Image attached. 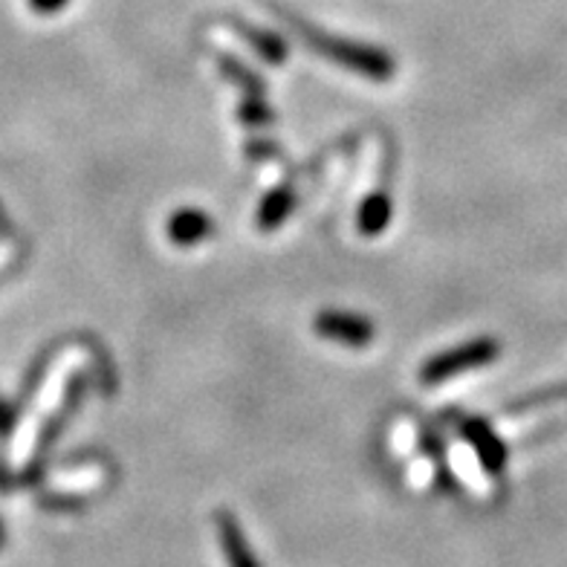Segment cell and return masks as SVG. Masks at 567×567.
I'll use <instances>...</instances> for the list:
<instances>
[{"label":"cell","mask_w":567,"mask_h":567,"mask_svg":"<svg viewBox=\"0 0 567 567\" xmlns=\"http://www.w3.org/2000/svg\"><path fill=\"white\" fill-rule=\"evenodd\" d=\"M296 32L305 38L307 44L313 47L316 53H321L324 59L337 61L342 68L357 70V73L368 75V79H377V82H385L394 73V61L382 50H373V47L353 44V41H342V38L321 35L316 30H307V23L296 21Z\"/></svg>","instance_id":"obj_1"},{"label":"cell","mask_w":567,"mask_h":567,"mask_svg":"<svg viewBox=\"0 0 567 567\" xmlns=\"http://www.w3.org/2000/svg\"><path fill=\"white\" fill-rule=\"evenodd\" d=\"M495 359H498V342H493V339H475V342L461 344L455 351L441 353V357H434L432 362H425L420 380L434 385V382L452 380V377L463 373L466 368L472 371V368L489 365Z\"/></svg>","instance_id":"obj_2"},{"label":"cell","mask_w":567,"mask_h":567,"mask_svg":"<svg viewBox=\"0 0 567 567\" xmlns=\"http://www.w3.org/2000/svg\"><path fill=\"white\" fill-rule=\"evenodd\" d=\"M316 333L333 342L351 344V348H365L373 339V324L353 313H321L316 319Z\"/></svg>","instance_id":"obj_3"},{"label":"cell","mask_w":567,"mask_h":567,"mask_svg":"<svg viewBox=\"0 0 567 567\" xmlns=\"http://www.w3.org/2000/svg\"><path fill=\"white\" fill-rule=\"evenodd\" d=\"M217 533H220V545H224L226 565L229 567H261L255 553L249 550L247 538H244V530L240 524L231 518L229 513L217 515Z\"/></svg>","instance_id":"obj_4"},{"label":"cell","mask_w":567,"mask_h":567,"mask_svg":"<svg viewBox=\"0 0 567 567\" xmlns=\"http://www.w3.org/2000/svg\"><path fill=\"white\" fill-rule=\"evenodd\" d=\"M209 231L212 220L200 209H179L168 220V238L179 244V247H195V244L209 238Z\"/></svg>","instance_id":"obj_5"},{"label":"cell","mask_w":567,"mask_h":567,"mask_svg":"<svg viewBox=\"0 0 567 567\" xmlns=\"http://www.w3.org/2000/svg\"><path fill=\"white\" fill-rule=\"evenodd\" d=\"M292 203H296V197H292L290 188H278V192H272V195L264 200L261 212H258V226H261V229H276L278 224H284V220L290 217Z\"/></svg>","instance_id":"obj_6"},{"label":"cell","mask_w":567,"mask_h":567,"mask_svg":"<svg viewBox=\"0 0 567 567\" xmlns=\"http://www.w3.org/2000/svg\"><path fill=\"white\" fill-rule=\"evenodd\" d=\"M466 434H470V441H475V449H478L481 457H484L486 470L498 472L501 463H504V446L495 441V434L481 423L466 425Z\"/></svg>","instance_id":"obj_7"},{"label":"cell","mask_w":567,"mask_h":567,"mask_svg":"<svg viewBox=\"0 0 567 567\" xmlns=\"http://www.w3.org/2000/svg\"><path fill=\"white\" fill-rule=\"evenodd\" d=\"M391 220V203L389 197H371V200L362 206V212H359V229L365 231V235H380L385 226H389Z\"/></svg>","instance_id":"obj_8"},{"label":"cell","mask_w":567,"mask_h":567,"mask_svg":"<svg viewBox=\"0 0 567 567\" xmlns=\"http://www.w3.org/2000/svg\"><path fill=\"white\" fill-rule=\"evenodd\" d=\"M240 32L249 38V44L255 47V53H261L267 61H284L287 59V50L284 44L278 41L272 32H264V30H255V27H247V23H238Z\"/></svg>","instance_id":"obj_9"},{"label":"cell","mask_w":567,"mask_h":567,"mask_svg":"<svg viewBox=\"0 0 567 567\" xmlns=\"http://www.w3.org/2000/svg\"><path fill=\"white\" fill-rule=\"evenodd\" d=\"M70 0H30V9H35L38 16H53L68 7Z\"/></svg>","instance_id":"obj_10"},{"label":"cell","mask_w":567,"mask_h":567,"mask_svg":"<svg viewBox=\"0 0 567 567\" xmlns=\"http://www.w3.org/2000/svg\"><path fill=\"white\" fill-rule=\"evenodd\" d=\"M240 113L247 116V122H252V125H258V122H267L269 113L267 107L261 105V102H247V105L240 107Z\"/></svg>","instance_id":"obj_11"},{"label":"cell","mask_w":567,"mask_h":567,"mask_svg":"<svg viewBox=\"0 0 567 567\" xmlns=\"http://www.w3.org/2000/svg\"><path fill=\"white\" fill-rule=\"evenodd\" d=\"M12 425H16V409L7 400H0V437L12 432Z\"/></svg>","instance_id":"obj_12"},{"label":"cell","mask_w":567,"mask_h":567,"mask_svg":"<svg viewBox=\"0 0 567 567\" xmlns=\"http://www.w3.org/2000/svg\"><path fill=\"white\" fill-rule=\"evenodd\" d=\"M0 545H3V530H0Z\"/></svg>","instance_id":"obj_13"}]
</instances>
